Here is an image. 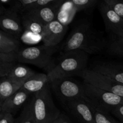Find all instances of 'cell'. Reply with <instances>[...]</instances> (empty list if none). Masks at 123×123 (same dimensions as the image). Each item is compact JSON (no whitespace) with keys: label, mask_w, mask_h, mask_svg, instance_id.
<instances>
[{"label":"cell","mask_w":123,"mask_h":123,"mask_svg":"<svg viewBox=\"0 0 123 123\" xmlns=\"http://www.w3.org/2000/svg\"><path fill=\"white\" fill-rule=\"evenodd\" d=\"M78 76L81 77L85 82L123 97V84L106 76L88 68H86Z\"/></svg>","instance_id":"52a82bcc"},{"label":"cell","mask_w":123,"mask_h":123,"mask_svg":"<svg viewBox=\"0 0 123 123\" xmlns=\"http://www.w3.org/2000/svg\"><path fill=\"white\" fill-rule=\"evenodd\" d=\"M57 64L47 73L49 82L62 78L79 75L87 68L88 54L82 50L63 52Z\"/></svg>","instance_id":"7a4b0ae2"},{"label":"cell","mask_w":123,"mask_h":123,"mask_svg":"<svg viewBox=\"0 0 123 123\" xmlns=\"http://www.w3.org/2000/svg\"><path fill=\"white\" fill-rule=\"evenodd\" d=\"M54 123H72V122L66 114L61 113Z\"/></svg>","instance_id":"4dcf8cb0"},{"label":"cell","mask_w":123,"mask_h":123,"mask_svg":"<svg viewBox=\"0 0 123 123\" xmlns=\"http://www.w3.org/2000/svg\"><path fill=\"white\" fill-rule=\"evenodd\" d=\"M32 100L34 115L37 123H54L61 113L54 103L49 84L34 94Z\"/></svg>","instance_id":"277c9868"},{"label":"cell","mask_w":123,"mask_h":123,"mask_svg":"<svg viewBox=\"0 0 123 123\" xmlns=\"http://www.w3.org/2000/svg\"><path fill=\"white\" fill-rule=\"evenodd\" d=\"M58 49V46H32L21 49L18 54V62L34 65L49 72L55 64L53 55Z\"/></svg>","instance_id":"3957f363"},{"label":"cell","mask_w":123,"mask_h":123,"mask_svg":"<svg viewBox=\"0 0 123 123\" xmlns=\"http://www.w3.org/2000/svg\"><path fill=\"white\" fill-rule=\"evenodd\" d=\"M107 48L111 55L123 56V37H111Z\"/></svg>","instance_id":"603a6c76"},{"label":"cell","mask_w":123,"mask_h":123,"mask_svg":"<svg viewBox=\"0 0 123 123\" xmlns=\"http://www.w3.org/2000/svg\"><path fill=\"white\" fill-rule=\"evenodd\" d=\"M16 121L14 119L12 114L6 112H0V123H16Z\"/></svg>","instance_id":"f1b7e54d"},{"label":"cell","mask_w":123,"mask_h":123,"mask_svg":"<svg viewBox=\"0 0 123 123\" xmlns=\"http://www.w3.org/2000/svg\"><path fill=\"white\" fill-rule=\"evenodd\" d=\"M107 46L108 42L103 34L86 22L73 29L62 46V49L64 52L79 50L88 54H95L102 52Z\"/></svg>","instance_id":"6da1fadb"},{"label":"cell","mask_w":123,"mask_h":123,"mask_svg":"<svg viewBox=\"0 0 123 123\" xmlns=\"http://www.w3.org/2000/svg\"><path fill=\"white\" fill-rule=\"evenodd\" d=\"M55 1V0H19L12 1L10 7L21 14L50 4Z\"/></svg>","instance_id":"2e32d148"},{"label":"cell","mask_w":123,"mask_h":123,"mask_svg":"<svg viewBox=\"0 0 123 123\" xmlns=\"http://www.w3.org/2000/svg\"><path fill=\"white\" fill-rule=\"evenodd\" d=\"M76 13V10L71 1H63L58 11L56 20L63 25L68 26Z\"/></svg>","instance_id":"ffe728a7"},{"label":"cell","mask_w":123,"mask_h":123,"mask_svg":"<svg viewBox=\"0 0 123 123\" xmlns=\"http://www.w3.org/2000/svg\"><path fill=\"white\" fill-rule=\"evenodd\" d=\"M83 86L86 98L95 108L107 113L123 104V97L103 90L84 82Z\"/></svg>","instance_id":"5b68a950"},{"label":"cell","mask_w":123,"mask_h":123,"mask_svg":"<svg viewBox=\"0 0 123 123\" xmlns=\"http://www.w3.org/2000/svg\"><path fill=\"white\" fill-rule=\"evenodd\" d=\"M62 2L63 1L61 0H55L50 4L26 13L36 18L44 25H46L51 22L56 20L58 11Z\"/></svg>","instance_id":"4fadbf2b"},{"label":"cell","mask_w":123,"mask_h":123,"mask_svg":"<svg viewBox=\"0 0 123 123\" xmlns=\"http://www.w3.org/2000/svg\"><path fill=\"white\" fill-rule=\"evenodd\" d=\"M19 38L15 36L0 31V53H18L20 50Z\"/></svg>","instance_id":"e0dca14e"},{"label":"cell","mask_w":123,"mask_h":123,"mask_svg":"<svg viewBox=\"0 0 123 123\" xmlns=\"http://www.w3.org/2000/svg\"><path fill=\"white\" fill-rule=\"evenodd\" d=\"M19 121V123H37L34 115L32 97L23 108Z\"/></svg>","instance_id":"cb8c5ba5"},{"label":"cell","mask_w":123,"mask_h":123,"mask_svg":"<svg viewBox=\"0 0 123 123\" xmlns=\"http://www.w3.org/2000/svg\"><path fill=\"white\" fill-rule=\"evenodd\" d=\"M24 84L10 80L7 77L1 78L0 83V104L19 91Z\"/></svg>","instance_id":"ac0fdd59"},{"label":"cell","mask_w":123,"mask_h":123,"mask_svg":"<svg viewBox=\"0 0 123 123\" xmlns=\"http://www.w3.org/2000/svg\"><path fill=\"white\" fill-rule=\"evenodd\" d=\"M104 1L123 19V0H104Z\"/></svg>","instance_id":"83f0119b"},{"label":"cell","mask_w":123,"mask_h":123,"mask_svg":"<svg viewBox=\"0 0 123 123\" xmlns=\"http://www.w3.org/2000/svg\"><path fill=\"white\" fill-rule=\"evenodd\" d=\"M64 105L79 123H95L93 111L87 98L73 100Z\"/></svg>","instance_id":"ba28073f"},{"label":"cell","mask_w":123,"mask_h":123,"mask_svg":"<svg viewBox=\"0 0 123 123\" xmlns=\"http://www.w3.org/2000/svg\"><path fill=\"white\" fill-rule=\"evenodd\" d=\"M49 84L48 74L36 73L30 77L22 86L21 89L31 94L40 92Z\"/></svg>","instance_id":"9a60e30c"},{"label":"cell","mask_w":123,"mask_h":123,"mask_svg":"<svg viewBox=\"0 0 123 123\" xmlns=\"http://www.w3.org/2000/svg\"><path fill=\"white\" fill-rule=\"evenodd\" d=\"M98 8L106 30L111 37H123V19L104 1L98 2Z\"/></svg>","instance_id":"9c48e42d"},{"label":"cell","mask_w":123,"mask_h":123,"mask_svg":"<svg viewBox=\"0 0 123 123\" xmlns=\"http://www.w3.org/2000/svg\"><path fill=\"white\" fill-rule=\"evenodd\" d=\"M91 107L94 112L95 123H119L114 118L112 117L109 113L99 110L92 105Z\"/></svg>","instance_id":"d4e9b609"},{"label":"cell","mask_w":123,"mask_h":123,"mask_svg":"<svg viewBox=\"0 0 123 123\" xmlns=\"http://www.w3.org/2000/svg\"><path fill=\"white\" fill-rule=\"evenodd\" d=\"M16 123H19V119H18V120H17V121H16Z\"/></svg>","instance_id":"1f68e13d"},{"label":"cell","mask_w":123,"mask_h":123,"mask_svg":"<svg viewBox=\"0 0 123 123\" xmlns=\"http://www.w3.org/2000/svg\"><path fill=\"white\" fill-rule=\"evenodd\" d=\"M111 112L120 120L121 123H123V104L120 105L114 108Z\"/></svg>","instance_id":"f546056e"},{"label":"cell","mask_w":123,"mask_h":123,"mask_svg":"<svg viewBox=\"0 0 123 123\" xmlns=\"http://www.w3.org/2000/svg\"><path fill=\"white\" fill-rule=\"evenodd\" d=\"M36 72L27 66L17 64L7 76L8 79L18 83L24 84Z\"/></svg>","instance_id":"7402d4cb"},{"label":"cell","mask_w":123,"mask_h":123,"mask_svg":"<svg viewBox=\"0 0 123 123\" xmlns=\"http://www.w3.org/2000/svg\"><path fill=\"white\" fill-rule=\"evenodd\" d=\"M91 70L123 84V65L112 62H96Z\"/></svg>","instance_id":"7c38bea8"},{"label":"cell","mask_w":123,"mask_h":123,"mask_svg":"<svg viewBox=\"0 0 123 123\" xmlns=\"http://www.w3.org/2000/svg\"><path fill=\"white\" fill-rule=\"evenodd\" d=\"M50 89L64 104L69 101L86 98L83 84L70 78L56 79L49 82Z\"/></svg>","instance_id":"8992f818"},{"label":"cell","mask_w":123,"mask_h":123,"mask_svg":"<svg viewBox=\"0 0 123 123\" xmlns=\"http://www.w3.org/2000/svg\"><path fill=\"white\" fill-rule=\"evenodd\" d=\"M68 26L55 20L45 25L42 34V42L46 46H56L64 37Z\"/></svg>","instance_id":"8fae6325"},{"label":"cell","mask_w":123,"mask_h":123,"mask_svg":"<svg viewBox=\"0 0 123 123\" xmlns=\"http://www.w3.org/2000/svg\"><path fill=\"white\" fill-rule=\"evenodd\" d=\"M1 30L20 39L24 32L21 16L12 7L0 13Z\"/></svg>","instance_id":"30bf717a"},{"label":"cell","mask_w":123,"mask_h":123,"mask_svg":"<svg viewBox=\"0 0 123 123\" xmlns=\"http://www.w3.org/2000/svg\"><path fill=\"white\" fill-rule=\"evenodd\" d=\"M71 2L78 12L92 8L98 1L97 0H71Z\"/></svg>","instance_id":"484cf974"},{"label":"cell","mask_w":123,"mask_h":123,"mask_svg":"<svg viewBox=\"0 0 123 123\" xmlns=\"http://www.w3.org/2000/svg\"><path fill=\"white\" fill-rule=\"evenodd\" d=\"M30 95L29 92L20 88L0 104V112H6L13 115L25 103Z\"/></svg>","instance_id":"5bb4252c"},{"label":"cell","mask_w":123,"mask_h":123,"mask_svg":"<svg viewBox=\"0 0 123 123\" xmlns=\"http://www.w3.org/2000/svg\"><path fill=\"white\" fill-rule=\"evenodd\" d=\"M18 53H0V76L7 77L18 62Z\"/></svg>","instance_id":"d6986e66"},{"label":"cell","mask_w":123,"mask_h":123,"mask_svg":"<svg viewBox=\"0 0 123 123\" xmlns=\"http://www.w3.org/2000/svg\"><path fill=\"white\" fill-rule=\"evenodd\" d=\"M21 20L24 31H27L37 35H41L45 25L40 20L27 13L21 14Z\"/></svg>","instance_id":"44dd1931"},{"label":"cell","mask_w":123,"mask_h":123,"mask_svg":"<svg viewBox=\"0 0 123 123\" xmlns=\"http://www.w3.org/2000/svg\"><path fill=\"white\" fill-rule=\"evenodd\" d=\"M20 39H21L22 41L25 43L32 44V43H38L40 40H42V37L41 35L35 34L32 32H29V31H24Z\"/></svg>","instance_id":"4316f807"}]
</instances>
